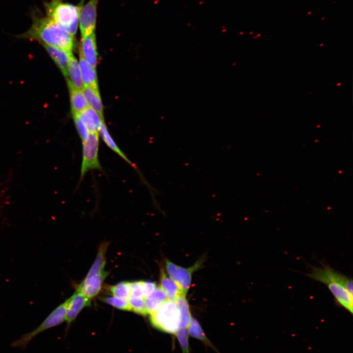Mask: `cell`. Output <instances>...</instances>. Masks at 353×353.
<instances>
[{
	"instance_id": "1",
	"label": "cell",
	"mask_w": 353,
	"mask_h": 353,
	"mask_svg": "<svg viewBox=\"0 0 353 353\" xmlns=\"http://www.w3.org/2000/svg\"><path fill=\"white\" fill-rule=\"evenodd\" d=\"M32 24L25 32L17 36L19 38L38 42L42 45L56 47L72 52L74 36L56 22L38 11L31 12Z\"/></svg>"
},
{
	"instance_id": "2",
	"label": "cell",
	"mask_w": 353,
	"mask_h": 353,
	"mask_svg": "<svg viewBox=\"0 0 353 353\" xmlns=\"http://www.w3.org/2000/svg\"><path fill=\"white\" fill-rule=\"evenodd\" d=\"M307 276L325 284L333 295L337 304L353 313V280L328 265L312 267Z\"/></svg>"
},
{
	"instance_id": "3",
	"label": "cell",
	"mask_w": 353,
	"mask_h": 353,
	"mask_svg": "<svg viewBox=\"0 0 353 353\" xmlns=\"http://www.w3.org/2000/svg\"><path fill=\"white\" fill-rule=\"evenodd\" d=\"M84 1V0H82L77 5L64 2L63 0L45 2L46 16L74 36L77 31L80 12Z\"/></svg>"
},
{
	"instance_id": "4",
	"label": "cell",
	"mask_w": 353,
	"mask_h": 353,
	"mask_svg": "<svg viewBox=\"0 0 353 353\" xmlns=\"http://www.w3.org/2000/svg\"><path fill=\"white\" fill-rule=\"evenodd\" d=\"M152 326L162 331L175 334L179 329L180 315L174 301L167 300L150 314Z\"/></svg>"
},
{
	"instance_id": "5",
	"label": "cell",
	"mask_w": 353,
	"mask_h": 353,
	"mask_svg": "<svg viewBox=\"0 0 353 353\" xmlns=\"http://www.w3.org/2000/svg\"><path fill=\"white\" fill-rule=\"evenodd\" d=\"M99 134L98 132H89L86 139L82 143V160L79 183L83 180L89 171H103L99 157Z\"/></svg>"
},
{
	"instance_id": "6",
	"label": "cell",
	"mask_w": 353,
	"mask_h": 353,
	"mask_svg": "<svg viewBox=\"0 0 353 353\" xmlns=\"http://www.w3.org/2000/svg\"><path fill=\"white\" fill-rule=\"evenodd\" d=\"M68 302L67 299L58 305L38 327L14 341L11 346L25 349L29 342L38 334L46 329L59 325L65 321Z\"/></svg>"
},
{
	"instance_id": "7",
	"label": "cell",
	"mask_w": 353,
	"mask_h": 353,
	"mask_svg": "<svg viewBox=\"0 0 353 353\" xmlns=\"http://www.w3.org/2000/svg\"><path fill=\"white\" fill-rule=\"evenodd\" d=\"M200 264L201 262H198L189 268H184L166 259L165 266L169 277L186 295L191 285L192 274Z\"/></svg>"
},
{
	"instance_id": "8",
	"label": "cell",
	"mask_w": 353,
	"mask_h": 353,
	"mask_svg": "<svg viewBox=\"0 0 353 353\" xmlns=\"http://www.w3.org/2000/svg\"><path fill=\"white\" fill-rule=\"evenodd\" d=\"M99 0H89L86 4H83L82 7L78 21L82 37L95 31Z\"/></svg>"
},
{
	"instance_id": "9",
	"label": "cell",
	"mask_w": 353,
	"mask_h": 353,
	"mask_svg": "<svg viewBox=\"0 0 353 353\" xmlns=\"http://www.w3.org/2000/svg\"><path fill=\"white\" fill-rule=\"evenodd\" d=\"M99 133L106 146L137 172L138 174L141 177L143 182L147 187L150 192H151L153 190V188H152L144 179L137 166L129 160L126 154L122 151V150L116 143L115 141L113 139L108 131L104 120L102 121L101 124Z\"/></svg>"
},
{
	"instance_id": "10",
	"label": "cell",
	"mask_w": 353,
	"mask_h": 353,
	"mask_svg": "<svg viewBox=\"0 0 353 353\" xmlns=\"http://www.w3.org/2000/svg\"><path fill=\"white\" fill-rule=\"evenodd\" d=\"M107 272L98 275L86 277L79 284L77 291L91 299L101 291L103 282L107 276Z\"/></svg>"
},
{
	"instance_id": "11",
	"label": "cell",
	"mask_w": 353,
	"mask_h": 353,
	"mask_svg": "<svg viewBox=\"0 0 353 353\" xmlns=\"http://www.w3.org/2000/svg\"><path fill=\"white\" fill-rule=\"evenodd\" d=\"M68 300L65 321L70 324L84 307L90 305L91 299L76 290Z\"/></svg>"
},
{
	"instance_id": "12",
	"label": "cell",
	"mask_w": 353,
	"mask_h": 353,
	"mask_svg": "<svg viewBox=\"0 0 353 353\" xmlns=\"http://www.w3.org/2000/svg\"><path fill=\"white\" fill-rule=\"evenodd\" d=\"M80 53L88 63L96 69L98 62V52L95 31L82 37Z\"/></svg>"
},
{
	"instance_id": "13",
	"label": "cell",
	"mask_w": 353,
	"mask_h": 353,
	"mask_svg": "<svg viewBox=\"0 0 353 353\" xmlns=\"http://www.w3.org/2000/svg\"><path fill=\"white\" fill-rule=\"evenodd\" d=\"M76 115L89 132L99 133L101 124L104 119L98 112L92 108L87 107Z\"/></svg>"
},
{
	"instance_id": "14",
	"label": "cell",
	"mask_w": 353,
	"mask_h": 353,
	"mask_svg": "<svg viewBox=\"0 0 353 353\" xmlns=\"http://www.w3.org/2000/svg\"><path fill=\"white\" fill-rule=\"evenodd\" d=\"M42 45L58 67L63 75L67 77V78H68V65L69 58V55L72 52H68L56 47L49 46L45 45Z\"/></svg>"
},
{
	"instance_id": "15",
	"label": "cell",
	"mask_w": 353,
	"mask_h": 353,
	"mask_svg": "<svg viewBox=\"0 0 353 353\" xmlns=\"http://www.w3.org/2000/svg\"><path fill=\"white\" fill-rule=\"evenodd\" d=\"M88 105L103 118V106L98 88L83 85L81 90Z\"/></svg>"
},
{
	"instance_id": "16",
	"label": "cell",
	"mask_w": 353,
	"mask_h": 353,
	"mask_svg": "<svg viewBox=\"0 0 353 353\" xmlns=\"http://www.w3.org/2000/svg\"><path fill=\"white\" fill-rule=\"evenodd\" d=\"M168 300L175 301L182 295H185L177 284L168 277L163 269L161 270L160 287Z\"/></svg>"
},
{
	"instance_id": "17",
	"label": "cell",
	"mask_w": 353,
	"mask_h": 353,
	"mask_svg": "<svg viewBox=\"0 0 353 353\" xmlns=\"http://www.w3.org/2000/svg\"><path fill=\"white\" fill-rule=\"evenodd\" d=\"M70 93L72 115L77 114L88 107V104L81 90L75 88L67 79Z\"/></svg>"
},
{
	"instance_id": "18",
	"label": "cell",
	"mask_w": 353,
	"mask_h": 353,
	"mask_svg": "<svg viewBox=\"0 0 353 353\" xmlns=\"http://www.w3.org/2000/svg\"><path fill=\"white\" fill-rule=\"evenodd\" d=\"M108 244V242H104L100 245L95 260L86 277L100 275L106 272L104 267L106 263V252Z\"/></svg>"
},
{
	"instance_id": "19",
	"label": "cell",
	"mask_w": 353,
	"mask_h": 353,
	"mask_svg": "<svg viewBox=\"0 0 353 353\" xmlns=\"http://www.w3.org/2000/svg\"><path fill=\"white\" fill-rule=\"evenodd\" d=\"M79 67L83 85L98 87L96 69L92 68L80 53Z\"/></svg>"
},
{
	"instance_id": "20",
	"label": "cell",
	"mask_w": 353,
	"mask_h": 353,
	"mask_svg": "<svg viewBox=\"0 0 353 353\" xmlns=\"http://www.w3.org/2000/svg\"><path fill=\"white\" fill-rule=\"evenodd\" d=\"M144 300L148 314H151L168 299L162 289L156 287L152 292L144 297Z\"/></svg>"
},
{
	"instance_id": "21",
	"label": "cell",
	"mask_w": 353,
	"mask_h": 353,
	"mask_svg": "<svg viewBox=\"0 0 353 353\" xmlns=\"http://www.w3.org/2000/svg\"><path fill=\"white\" fill-rule=\"evenodd\" d=\"M68 74L70 79H67L71 82L75 88L81 90L83 85L79 64L72 52L70 53L69 58Z\"/></svg>"
},
{
	"instance_id": "22",
	"label": "cell",
	"mask_w": 353,
	"mask_h": 353,
	"mask_svg": "<svg viewBox=\"0 0 353 353\" xmlns=\"http://www.w3.org/2000/svg\"><path fill=\"white\" fill-rule=\"evenodd\" d=\"M180 315L179 328H187L192 318L189 306L185 295L179 296L175 301Z\"/></svg>"
},
{
	"instance_id": "23",
	"label": "cell",
	"mask_w": 353,
	"mask_h": 353,
	"mask_svg": "<svg viewBox=\"0 0 353 353\" xmlns=\"http://www.w3.org/2000/svg\"><path fill=\"white\" fill-rule=\"evenodd\" d=\"M187 329L189 335L191 336L201 340L208 346L212 347L211 343L207 338L197 320L192 318L187 327Z\"/></svg>"
},
{
	"instance_id": "24",
	"label": "cell",
	"mask_w": 353,
	"mask_h": 353,
	"mask_svg": "<svg viewBox=\"0 0 353 353\" xmlns=\"http://www.w3.org/2000/svg\"><path fill=\"white\" fill-rule=\"evenodd\" d=\"M109 291L113 296L127 299L130 297L129 282H119L109 287Z\"/></svg>"
},
{
	"instance_id": "25",
	"label": "cell",
	"mask_w": 353,
	"mask_h": 353,
	"mask_svg": "<svg viewBox=\"0 0 353 353\" xmlns=\"http://www.w3.org/2000/svg\"><path fill=\"white\" fill-rule=\"evenodd\" d=\"M101 300L119 309L131 311L130 306L126 299L116 297H105Z\"/></svg>"
},
{
	"instance_id": "26",
	"label": "cell",
	"mask_w": 353,
	"mask_h": 353,
	"mask_svg": "<svg viewBox=\"0 0 353 353\" xmlns=\"http://www.w3.org/2000/svg\"><path fill=\"white\" fill-rule=\"evenodd\" d=\"M144 298L130 297L127 300L131 311L138 314L145 316L148 314L145 305Z\"/></svg>"
},
{
	"instance_id": "27",
	"label": "cell",
	"mask_w": 353,
	"mask_h": 353,
	"mask_svg": "<svg viewBox=\"0 0 353 353\" xmlns=\"http://www.w3.org/2000/svg\"><path fill=\"white\" fill-rule=\"evenodd\" d=\"M183 353H190L187 328H179L175 333Z\"/></svg>"
},
{
	"instance_id": "28",
	"label": "cell",
	"mask_w": 353,
	"mask_h": 353,
	"mask_svg": "<svg viewBox=\"0 0 353 353\" xmlns=\"http://www.w3.org/2000/svg\"><path fill=\"white\" fill-rule=\"evenodd\" d=\"M130 297L136 298H144L143 281H138L129 282Z\"/></svg>"
},
{
	"instance_id": "29",
	"label": "cell",
	"mask_w": 353,
	"mask_h": 353,
	"mask_svg": "<svg viewBox=\"0 0 353 353\" xmlns=\"http://www.w3.org/2000/svg\"><path fill=\"white\" fill-rule=\"evenodd\" d=\"M73 119L74 120L75 126L77 131L79 138L81 141V142H83L87 138L89 133L87 128L80 120L77 115H73Z\"/></svg>"
},
{
	"instance_id": "30",
	"label": "cell",
	"mask_w": 353,
	"mask_h": 353,
	"mask_svg": "<svg viewBox=\"0 0 353 353\" xmlns=\"http://www.w3.org/2000/svg\"><path fill=\"white\" fill-rule=\"evenodd\" d=\"M143 287L145 297L152 292L156 287L155 282L143 281Z\"/></svg>"
}]
</instances>
